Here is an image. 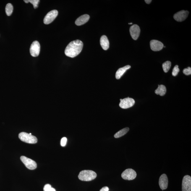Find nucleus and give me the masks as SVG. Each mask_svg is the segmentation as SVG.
<instances>
[{
  "mask_svg": "<svg viewBox=\"0 0 191 191\" xmlns=\"http://www.w3.org/2000/svg\"><path fill=\"white\" fill-rule=\"evenodd\" d=\"M83 46V43L79 40L71 42L66 47L65 50V54L66 56L71 58L77 56L82 51Z\"/></svg>",
  "mask_w": 191,
  "mask_h": 191,
  "instance_id": "f257e3e1",
  "label": "nucleus"
},
{
  "mask_svg": "<svg viewBox=\"0 0 191 191\" xmlns=\"http://www.w3.org/2000/svg\"><path fill=\"white\" fill-rule=\"evenodd\" d=\"M96 177V173L90 170H84L81 171L78 175V178L80 180L84 181L93 180Z\"/></svg>",
  "mask_w": 191,
  "mask_h": 191,
  "instance_id": "f03ea898",
  "label": "nucleus"
},
{
  "mask_svg": "<svg viewBox=\"0 0 191 191\" xmlns=\"http://www.w3.org/2000/svg\"><path fill=\"white\" fill-rule=\"evenodd\" d=\"M19 137L20 140L25 143L30 144H35L37 143V139L35 136L30 135L25 132H21Z\"/></svg>",
  "mask_w": 191,
  "mask_h": 191,
  "instance_id": "7ed1b4c3",
  "label": "nucleus"
},
{
  "mask_svg": "<svg viewBox=\"0 0 191 191\" xmlns=\"http://www.w3.org/2000/svg\"><path fill=\"white\" fill-rule=\"evenodd\" d=\"M137 176V174L134 170L129 169L126 170L121 174V177L126 180H132Z\"/></svg>",
  "mask_w": 191,
  "mask_h": 191,
  "instance_id": "20e7f679",
  "label": "nucleus"
},
{
  "mask_svg": "<svg viewBox=\"0 0 191 191\" xmlns=\"http://www.w3.org/2000/svg\"><path fill=\"white\" fill-rule=\"evenodd\" d=\"M20 159L21 161L25 165L26 167L28 169L33 170L37 168V165L36 162L30 158L25 156H22L21 157Z\"/></svg>",
  "mask_w": 191,
  "mask_h": 191,
  "instance_id": "39448f33",
  "label": "nucleus"
},
{
  "mask_svg": "<svg viewBox=\"0 0 191 191\" xmlns=\"http://www.w3.org/2000/svg\"><path fill=\"white\" fill-rule=\"evenodd\" d=\"M58 14V11L56 10L48 12L44 19V23L46 25L51 23L55 19Z\"/></svg>",
  "mask_w": 191,
  "mask_h": 191,
  "instance_id": "423d86ee",
  "label": "nucleus"
},
{
  "mask_svg": "<svg viewBox=\"0 0 191 191\" xmlns=\"http://www.w3.org/2000/svg\"><path fill=\"white\" fill-rule=\"evenodd\" d=\"M135 101L133 99L127 98L122 99L120 103L119 106L122 109H127L134 106Z\"/></svg>",
  "mask_w": 191,
  "mask_h": 191,
  "instance_id": "0eeeda50",
  "label": "nucleus"
},
{
  "mask_svg": "<svg viewBox=\"0 0 191 191\" xmlns=\"http://www.w3.org/2000/svg\"><path fill=\"white\" fill-rule=\"evenodd\" d=\"M40 48L39 42L37 41L33 42L30 48V53L31 56L34 57L38 56L39 54Z\"/></svg>",
  "mask_w": 191,
  "mask_h": 191,
  "instance_id": "6e6552de",
  "label": "nucleus"
},
{
  "mask_svg": "<svg viewBox=\"0 0 191 191\" xmlns=\"http://www.w3.org/2000/svg\"><path fill=\"white\" fill-rule=\"evenodd\" d=\"M182 191H191V177L186 175L183 178L182 183Z\"/></svg>",
  "mask_w": 191,
  "mask_h": 191,
  "instance_id": "1a4fd4ad",
  "label": "nucleus"
},
{
  "mask_svg": "<svg viewBox=\"0 0 191 191\" xmlns=\"http://www.w3.org/2000/svg\"><path fill=\"white\" fill-rule=\"evenodd\" d=\"M189 12L188 11L182 10L176 13L174 16L175 20L178 22H182L185 20L188 17Z\"/></svg>",
  "mask_w": 191,
  "mask_h": 191,
  "instance_id": "9d476101",
  "label": "nucleus"
},
{
  "mask_svg": "<svg viewBox=\"0 0 191 191\" xmlns=\"http://www.w3.org/2000/svg\"><path fill=\"white\" fill-rule=\"evenodd\" d=\"M140 29L139 26L137 25H134L130 27L129 32L133 39L136 40L140 36Z\"/></svg>",
  "mask_w": 191,
  "mask_h": 191,
  "instance_id": "9b49d317",
  "label": "nucleus"
},
{
  "mask_svg": "<svg viewBox=\"0 0 191 191\" xmlns=\"http://www.w3.org/2000/svg\"><path fill=\"white\" fill-rule=\"evenodd\" d=\"M150 44V48L152 51H161L164 46L162 43L157 40H152Z\"/></svg>",
  "mask_w": 191,
  "mask_h": 191,
  "instance_id": "f8f14e48",
  "label": "nucleus"
},
{
  "mask_svg": "<svg viewBox=\"0 0 191 191\" xmlns=\"http://www.w3.org/2000/svg\"><path fill=\"white\" fill-rule=\"evenodd\" d=\"M168 184V179L167 176L165 174L161 175L159 179V184L160 188L162 190H165L167 188Z\"/></svg>",
  "mask_w": 191,
  "mask_h": 191,
  "instance_id": "ddd939ff",
  "label": "nucleus"
},
{
  "mask_svg": "<svg viewBox=\"0 0 191 191\" xmlns=\"http://www.w3.org/2000/svg\"><path fill=\"white\" fill-rule=\"evenodd\" d=\"M90 19V16L87 14L84 15L79 17L75 21V24L77 26L84 25L87 23Z\"/></svg>",
  "mask_w": 191,
  "mask_h": 191,
  "instance_id": "4468645a",
  "label": "nucleus"
},
{
  "mask_svg": "<svg viewBox=\"0 0 191 191\" xmlns=\"http://www.w3.org/2000/svg\"><path fill=\"white\" fill-rule=\"evenodd\" d=\"M100 44L103 50L106 51L109 48V43L107 37L103 35L101 37L100 39Z\"/></svg>",
  "mask_w": 191,
  "mask_h": 191,
  "instance_id": "2eb2a0df",
  "label": "nucleus"
},
{
  "mask_svg": "<svg viewBox=\"0 0 191 191\" xmlns=\"http://www.w3.org/2000/svg\"><path fill=\"white\" fill-rule=\"evenodd\" d=\"M130 66L127 65L118 69L116 74V78L117 79H120L128 69H130Z\"/></svg>",
  "mask_w": 191,
  "mask_h": 191,
  "instance_id": "dca6fc26",
  "label": "nucleus"
},
{
  "mask_svg": "<svg viewBox=\"0 0 191 191\" xmlns=\"http://www.w3.org/2000/svg\"><path fill=\"white\" fill-rule=\"evenodd\" d=\"M166 88L164 85H158V88L155 90V93L160 96H163L166 93Z\"/></svg>",
  "mask_w": 191,
  "mask_h": 191,
  "instance_id": "f3484780",
  "label": "nucleus"
},
{
  "mask_svg": "<svg viewBox=\"0 0 191 191\" xmlns=\"http://www.w3.org/2000/svg\"><path fill=\"white\" fill-rule=\"evenodd\" d=\"M129 128L126 127L125 128L121 129V130L119 131L116 133L115 134L114 137L115 138H120V137L125 135V134H127V132L129 131Z\"/></svg>",
  "mask_w": 191,
  "mask_h": 191,
  "instance_id": "a211bd4d",
  "label": "nucleus"
},
{
  "mask_svg": "<svg viewBox=\"0 0 191 191\" xmlns=\"http://www.w3.org/2000/svg\"><path fill=\"white\" fill-rule=\"evenodd\" d=\"M13 10V7L12 4L10 3H8L6 5V12L7 16H10L12 14Z\"/></svg>",
  "mask_w": 191,
  "mask_h": 191,
  "instance_id": "6ab92c4d",
  "label": "nucleus"
},
{
  "mask_svg": "<svg viewBox=\"0 0 191 191\" xmlns=\"http://www.w3.org/2000/svg\"><path fill=\"white\" fill-rule=\"evenodd\" d=\"M171 66V63L169 61H167L163 63V71L165 73H167L170 69Z\"/></svg>",
  "mask_w": 191,
  "mask_h": 191,
  "instance_id": "aec40b11",
  "label": "nucleus"
},
{
  "mask_svg": "<svg viewBox=\"0 0 191 191\" xmlns=\"http://www.w3.org/2000/svg\"><path fill=\"white\" fill-rule=\"evenodd\" d=\"M25 2L28 3L30 2L33 4L34 8L36 9L38 7V4L40 1L39 0H25L24 1Z\"/></svg>",
  "mask_w": 191,
  "mask_h": 191,
  "instance_id": "412c9836",
  "label": "nucleus"
},
{
  "mask_svg": "<svg viewBox=\"0 0 191 191\" xmlns=\"http://www.w3.org/2000/svg\"><path fill=\"white\" fill-rule=\"evenodd\" d=\"M44 191H56L55 189L53 188L49 184H46L44 187Z\"/></svg>",
  "mask_w": 191,
  "mask_h": 191,
  "instance_id": "4be33fe9",
  "label": "nucleus"
},
{
  "mask_svg": "<svg viewBox=\"0 0 191 191\" xmlns=\"http://www.w3.org/2000/svg\"><path fill=\"white\" fill-rule=\"evenodd\" d=\"M179 72V66L176 65L175 66L174 69H173L172 72V75L174 76V77H175V76L178 75Z\"/></svg>",
  "mask_w": 191,
  "mask_h": 191,
  "instance_id": "5701e85b",
  "label": "nucleus"
},
{
  "mask_svg": "<svg viewBox=\"0 0 191 191\" xmlns=\"http://www.w3.org/2000/svg\"><path fill=\"white\" fill-rule=\"evenodd\" d=\"M183 73L186 75H191V68L190 67H188L187 69H184L183 71Z\"/></svg>",
  "mask_w": 191,
  "mask_h": 191,
  "instance_id": "b1692460",
  "label": "nucleus"
},
{
  "mask_svg": "<svg viewBox=\"0 0 191 191\" xmlns=\"http://www.w3.org/2000/svg\"><path fill=\"white\" fill-rule=\"evenodd\" d=\"M67 138L65 137H63L61 139V145L62 147H65L66 146V143L67 142Z\"/></svg>",
  "mask_w": 191,
  "mask_h": 191,
  "instance_id": "393cba45",
  "label": "nucleus"
},
{
  "mask_svg": "<svg viewBox=\"0 0 191 191\" xmlns=\"http://www.w3.org/2000/svg\"><path fill=\"white\" fill-rule=\"evenodd\" d=\"M109 188L107 187H104L102 188L100 191H109Z\"/></svg>",
  "mask_w": 191,
  "mask_h": 191,
  "instance_id": "a878e982",
  "label": "nucleus"
},
{
  "mask_svg": "<svg viewBox=\"0 0 191 191\" xmlns=\"http://www.w3.org/2000/svg\"><path fill=\"white\" fill-rule=\"evenodd\" d=\"M152 0H145V1L147 4H149L152 2Z\"/></svg>",
  "mask_w": 191,
  "mask_h": 191,
  "instance_id": "bb28decb",
  "label": "nucleus"
},
{
  "mask_svg": "<svg viewBox=\"0 0 191 191\" xmlns=\"http://www.w3.org/2000/svg\"><path fill=\"white\" fill-rule=\"evenodd\" d=\"M132 24V23H129V25H131V24Z\"/></svg>",
  "mask_w": 191,
  "mask_h": 191,
  "instance_id": "cd10ccee",
  "label": "nucleus"
},
{
  "mask_svg": "<svg viewBox=\"0 0 191 191\" xmlns=\"http://www.w3.org/2000/svg\"><path fill=\"white\" fill-rule=\"evenodd\" d=\"M30 134V135H32V134H31V133H30V134Z\"/></svg>",
  "mask_w": 191,
  "mask_h": 191,
  "instance_id": "c85d7f7f",
  "label": "nucleus"
},
{
  "mask_svg": "<svg viewBox=\"0 0 191 191\" xmlns=\"http://www.w3.org/2000/svg\"><path fill=\"white\" fill-rule=\"evenodd\" d=\"M163 47H164V48H166V46H163Z\"/></svg>",
  "mask_w": 191,
  "mask_h": 191,
  "instance_id": "c756f323",
  "label": "nucleus"
}]
</instances>
